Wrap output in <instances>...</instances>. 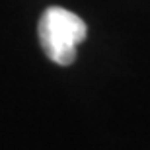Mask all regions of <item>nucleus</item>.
<instances>
[{"instance_id": "obj_1", "label": "nucleus", "mask_w": 150, "mask_h": 150, "mask_svg": "<svg viewBox=\"0 0 150 150\" xmlns=\"http://www.w3.org/2000/svg\"><path fill=\"white\" fill-rule=\"evenodd\" d=\"M37 35L45 55L59 67H68L76 61V45L86 39L88 28L74 12L49 6L39 18Z\"/></svg>"}]
</instances>
